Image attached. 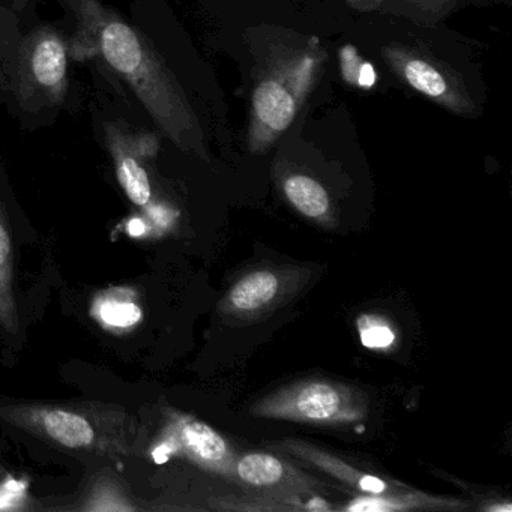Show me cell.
<instances>
[{"instance_id":"1","label":"cell","mask_w":512,"mask_h":512,"mask_svg":"<svg viewBox=\"0 0 512 512\" xmlns=\"http://www.w3.org/2000/svg\"><path fill=\"white\" fill-rule=\"evenodd\" d=\"M79 38L133 89L160 130L187 154L208 161L205 131L187 95L151 44L100 0H70Z\"/></svg>"},{"instance_id":"2","label":"cell","mask_w":512,"mask_h":512,"mask_svg":"<svg viewBox=\"0 0 512 512\" xmlns=\"http://www.w3.org/2000/svg\"><path fill=\"white\" fill-rule=\"evenodd\" d=\"M0 422L77 454L140 457L145 431L125 407L97 401L0 403Z\"/></svg>"},{"instance_id":"3","label":"cell","mask_w":512,"mask_h":512,"mask_svg":"<svg viewBox=\"0 0 512 512\" xmlns=\"http://www.w3.org/2000/svg\"><path fill=\"white\" fill-rule=\"evenodd\" d=\"M319 58L311 52L278 59L257 83L251 104L248 148L268 151L292 125L316 79Z\"/></svg>"},{"instance_id":"4","label":"cell","mask_w":512,"mask_h":512,"mask_svg":"<svg viewBox=\"0 0 512 512\" xmlns=\"http://www.w3.org/2000/svg\"><path fill=\"white\" fill-rule=\"evenodd\" d=\"M257 418L341 427L358 424L370 413L367 395L346 383L302 380L260 398L251 406Z\"/></svg>"},{"instance_id":"5","label":"cell","mask_w":512,"mask_h":512,"mask_svg":"<svg viewBox=\"0 0 512 512\" xmlns=\"http://www.w3.org/2000/svg\"><path fill=\"white\" fill-rule=\"evenodd\" d=\"M152 460L164 464L173 457L185 458L205 472L232 481L238 454L226 437L196 416L175 409L164 410L163 425L151 448Z\"/></svg>"},{"instance_id":"6","label":"cell","mask_w":512,"mask_h":512,"mask_svg":"<svg viewBox=\"0 0 512 512\" xmlns=\"http://www.w3.org/2000/svg\"><path fill=\"white\" fill-rule=\"evenodd\" d=\"M233 482L275 497L290 511H308L310 494L325 493L329 488L325 482L313 478L290 461L259 451L238 455Z\"/></svg>"},{"instance_id":"7","label":"cell","mask_w":512,"mask_h":512,"mask_svg":"<svg viewBox=\"0 0 512 512\" xmlns=\"http://www.w3.org/2000/svg\"><path fill=\"white\" fill-rule=\"evenodd\" d=\"M68 49L64 38L52 29L34 32L19 56L20 94L59 103L67 92Z\"/></svg>"},{"instance_id":"8","label":"cell","mask_w":512,"mask_h":512,"mask_svg":"<svg viewBox=\"0 0 512 512\" xmlns=\"http://www.w3.org/2000/svg\"><path fill=\"white\" fill-rule=\"evenodd\" d=\"M383 56L394 73L419 94L455 115H475L476 106L467 89L436 62L406 47H386Z\"/></svg>"},{"instance_id":"9","label":"cell","mask_w":512,"mask_h":512,"mask_svg":"<svg viewBox=\"0 0 512 512\" xmlns=\"http://www.w3.org/2000/svg\"><path fill=\"white\" fill-rule=\"evenodd\" d=\"M307 275L305 269H257L239 278L220 304L224 316L251 320L269 313L292 296Z\"/></svg>"},{"instance_id":"10","label":"cell","mask_w":512,"mask_h":512,"mask_svg":"<svg viewBox=\"0 0 512 512\" xmlns=\"http://www.w3.org/2000/svg\"><path fill=\"white\" fill-rule=\"evenodd\" d=\"M278 452H286L292 457L298 458L302 463L310 464L316 469L322 470L331 478L343 482L346 487L358 491L361 494H391L406 490L401 484L386 481L382 476L367 473L358 467L344 461L343 458L320 449L299 439H283L271 445Z\"/></svg>"},{"instance_id":"11","label":"cell","mask_w":512,"mask_h":512,"mask_svg":"<svg viewBox=\"0 0 512 512\" xmlns=\"http://www.w3.org/2000/svg\"><path fill=\"white\" fill-rule=\"evenodd\" d=\"M106 137L115 161L119 184L134 205L146 208L152 200V187L148 172L140 160L148 152V143L140 148V140L133 139L115 125H107Z\"/></svg>"},{"instance_id":"12","label":"cell","mask_w":512,"mask_h":512,"mask_svg":"<svg viewBox=\"0 0 512 512\" xmlns=\"http://www.w3.org/2000/svg\"><path fill=\"white\" fill-rule=\"evenodd\" d=\"M469 508L466 502L454 497L433 496L406 488L391 494L359 493L341 509L349 512H406L463 511Z\"/></svg>"},{"instance_id":"13","label":"cell","mask_w":512,"mask_h":512,"mask_svg":"<svg viewBox=\"0 0 512 512\" xmlns=\"http://www.w3.org/2000/svg\"><path fill=\"white\" fill-rule=\"evenodd\" d=\"M284 196L287 202L304 217L320 224L332 221L331 199L328 191L316 179L301 173L289 175L283 181Z\"/></svg>"},{"instance_id":"14","label":"cell","mask_w":512,"mask_h":512,"mask_svg":"<svg viewBox=\"0 0 512 512\" xmlns=\"http://www.w3.org/2000/svg\"><path fill=\"white\" fill-rule=\"evenodd\" d=\"M0 326L8 334L20 328L19 310L14 296L13 242L0 209Z\"/></svg>"},{"instance_id":"15","label":"cell","mask_w":512,"mask_h":512,"mask_svg":"<svg viewBox=\"0 0 512 512\" xmlns=\"http://www.w3.org/2000/svg\"><path fill=\"white\" fill-rule=\"evenodd\" d=\"M92 313L107 328L130 329L142 322V308L127 289H113L101 293L94 302Z\"/></svg>"},{"instance_id":"16","label":"cell","mask_w":512,"mask_h":512,"mask_svg":"<svg viewBox=\"0 0 512 512\" xmlns=\"http://www.w3.org/2000/svg\"><path fill=\"white\" fill-rule=\"evenodd\" d=\"M359 337L368 349H388L394 344L395 332L383 317L365 314L358 319Z\"/></svg>"},{"instance_id":"17","label":"cell","mask_w":512,"mask_h":512,"mask_svg":"<svg viewBox=\"0 0 512 512\" xmlns=\"http://www.w3.org/2000/svg\"><path fill=\"white\" fill-rule=\"evenodd\" d=\"M400 2L409 5L419 14L433 17V19H442L443 16L451 13L455 5L458 4V0H400Z\"/></svg>"},{"instance_id":"18","label":"cell","mask_w":512,"mask_h":512,"mask_svg":"<svg viewBox=\"0 0 512 512\" xmlns=\"http://www.w3.org/2000/svg\"><path fill=\"white\" fill-rule=\"evenodd\" d=\"M103 488L104 490L95 491V494L91 499L92 503L88 506V509H92V511H106V503L109 499L118 503V505L121 506L122 511H125V509H133V506L121 503V500H124L122 499L121 494L116 493L115 490H109V487Z\"/></svg>"},{"instance_id":"19","label":"cell","mask_w":512,"mask_h":512,"mask_svg":"<svg viewBox=\"0 0 512 512\" xmlns=\"http://www.w3.org/2000/svg\"><path fill=\"white\" fill-rule=\"evenodd\" d=\"M484 509L488 512H511L512 505L509 502H505V505H502V503H497V505L487 506V508Z\"/></svg>"}]
</instances>
